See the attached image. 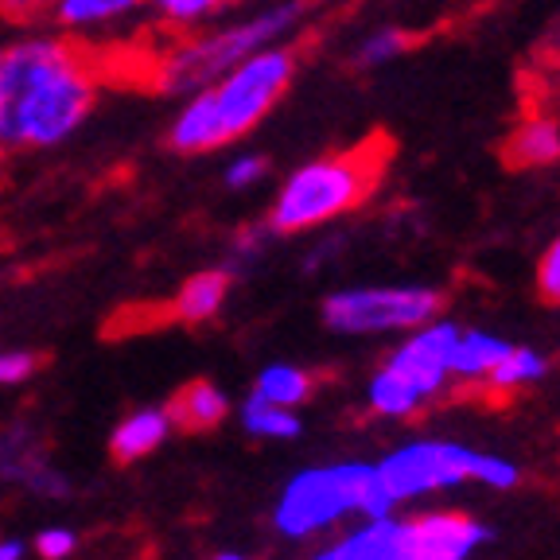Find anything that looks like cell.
<instances>
[{
	"mask_svg": "<svg viewBox=\"0 0 560 560\" xmlns=\"http://www.w3.org/2000/svg\"><path fill=\"white\" fill-rule=\"evenodd\" d=\"M102 70L90 44L24 39L4 55L0 149L59 144L94 109Z\"/></svg>",
	"mask_w": 560,
	"mask_h": 560,
	"instance_id": "1",
	"label": "cell"
},
{
	"mask_svg": "<svg viewBox=\"0 0 560 560\" xmlns=\"http://www.w3.org/2000/svg\"><path fill=\"white\" fill-rule=\"evenodd\" d=\"M296 51L292 47H261L237 67H230L222 79L195 90L191 102L172 121L167 144L184 156L222 149L230 140L245 137L265 121L284 97V90L296 79Z\"/></svg>",
	"mask_w": 560,
	"mask_h": 560,
	"instance_id": "2",
	"label": "cell"
},
{
	"mask_svg": "<svg viewBox=\"0 0 560 560\" xmlns=\"http://www.w3.org/2000/svg\"><path fill=\"white\" fill-rule=\"evenodd\" d=\"M385 160H389V144L382 137H370L354 149L300 164L280 184L277 202L269 210V230L272 234H300V230L327 226V222L350 214L374 195L377 179L385 175Z\"/></svg>",
	"mask_w": 560,
	"mask_h": 560,
	"instance_id": "3",
	"label": "cell"
},
{
	"mask_svg": "<svg viewBox=\"0 0 560 560\" xmlns=\"http://www.w3.org/2000/svg\"><path fill=\"white\" fill-rule=\"evenodd\" d=\"M300 16H304V0H284V4H272V9L257 12V16L242 20L234 27H222V32L195 35V39H172V44L156 47L152 90L187 94V90L210 86L230 67H237L254 51L269 47L272 39H284Z\"/></svg>",
	"mask_w": 560,
	"mask_h": 560,
	"instance_id": "4",
	"label": "cell"
},
{
	"mask_svg": "<svg viewBox=\"0 0 560 560\" xmlns=\"http://www.w3.org/2000/svg\"><path fill=\"white\" fill-rule=\"evenodd\" d=\"M394 506V494L385 490L377 467H331V471H307L289 482L277 510V525L284 534L300 537L319 525H331L347 510H366L370 517H385Z\"/></svg>",
	"mask_w": 560,
	"mask_h": 560,
	"instance_id": "5",
	"label": "cell"
},
{
	"mask_svg": "<svg viewBox=\"0 0 560 560\" xmlns=\"http://www.w3.org/2000/svg\"><path fill=\"white\" fill-rule=\"evenodd\" d=\"M440 304L432 289H350L324 300V319L342 335H374L429 324Z\"/></svg>",
	"mask_w": 560,
	"mask_h": 560,
	"instance_id": "6",
	"label": "cell"
},
{
	"mask_svg": "<svg viewBox=\"0 0 560 560\" xmlns=\"http://www.w3.org/2000/svg\"><path fill=\"white\" fill-rule=\"evenodd\" d=\"M482 455L464 452L455 444H417L405 447V452L389 455L377 475H382L385 490L397 499H412V494H424V490L452 487V482L467 479V475H479Z\"/></svg>",
	"mask_w": 560,
	"mask_h": 560,
	"instance_id": "7",
	"label": "cell"
},
{
	"mask_svg": "<svg viewBox=\"0 0 560 560\" xmlns=\"http://www.w3.org/2000/svg\"><path fill=\"white\" fill-rule=\"evenodd\" d=\"M455 339H459V331H455L452 324H429L424 331H417L401 350H397L385 370L401 374L420 397L432 394V389H436V385L444 382V374H447Z\"/></svg>",
	"mask_w": 560,
	"mask_h": 560,
	"instance_id": "8",
	"label": "cell"
},
{
	"mask_svg": "<svg viewBox=\"0 0 560 560\" xmlns=\"http://www.w3.org/2000/svg\"><path fill=\"white\" fill-rule=\"evenodd\" d=\"M482 537H487V529H479L459 514H432L409 525L412 560H464Z\"/></svg>",
	"mask_w": 560,
	"mask_h": 560,
	"instance_id": "9",
	"label": "cell"
},
{
	"mask_svg": "<svg viewBox=\"0 0 560 560\" xmlns=\"http://www.w3.org/2000/svg\"><path fill=\"white\" fill-rule=\"evenodd\" d=\"M510 167H552L560 164V121L549 114H529L514 125L502 149Z\"/></svg>",
	"mask_w": 560,
	"mask_h": 560,
	"instance_id": "10",
	"label": "cell"
},
{
	"mask_svg": "<svg viewBox=\"0 0 560 560\" xmlns=\"http://www.w3.org/2000/svg\"><path fill=\"white\" fill-rule=\"evenodd\" d=\"M167 432H172L167 409H140V412H132L129 420L117 424L109 447H114V455L121 459V464H132V459H140V455L156 452V447L164 444Z\"/></svg>",
	"mask_w": 560,
	"mask_h": 560,
	"instance_id": "11",
	"label": "cell"
},
{
	"mask_svg": "<svg viewBox=\"0 0 560 560\" xmlns=\"http://www.w3.org/2000/svg\"><path fill=\"white\" fill-rule=\"evenodd\" d=\"M226 292H230V272H222V269L195 272L172 304L175 319H184V324H202V319H210V315L226 304Z\"/></svg>",
	"mask_w": 560,
	"mask_h": 560,
	"instance_id": "12",
	"label": "cell"
},
{
	"mask_svg": "<svg viewBox=\"0 0 560 560\" xmlns=\"http://www.w3.org/2000/svg\"><path fill=\"white\" fill-rule=\"evenodd\" d=\"M167 417H172V424H179V429H187V432L214 429V424L226 417V397L210 382H195L167 405Z\"/></svg>",
	"mask_w": 560,
	"mask_h": 560,
	"instance_id": "13",
	"label": "cell"
},
{
	"mask_svg": "<svg viewBox=\"0 0 560 560\" xmlns=\"http://www.w3.org/2000/svg\"><path fill=\"white\" fill-rule=\"evenodd\" d=\"M506 354H510V347L502 339H494V335H482V331H471V335H459V339H455L447 370L479 377V374H487L490 366H499Z\"/></svg>",
	"mask_w": 560,
	"mask_h": 560,
	"instance_id": "14",
	"label": "cell"
},
{
	"mask_svg": "<svg viewBox=\"0 0 560 560\" xmlns=\"http://www.w3.org/2000/svg\"><path fill=\"white\" fill-rule=\"evenodd\" d=\"M140 0H59L55 9V20L62 27H94L105 24V20H117L125 12L137 9Z\"/></svg>",
	"mask_w": 560,
	"mask_h": 560,
	"instance_id": "15",
	"label": "cell"
},
{
	"mask_svg": "<svg viewBox=\"0 0 560 560\" xmlns=\"http://www.w3.org/2000/svg\"><path fill=\"white\" fill-rule=\"evenodd\" d=\"M257 394H261L265 401L292 409V405H300L307 394H312V377L296 366H269L261 377H257Z\"/></svg>",
	"mask_w": 560,
	"mask_h": 560,
	"instance_id": "16",
	"label": "cell"
},
{
	"mask_svg": "<svg viewBox=\"0 0 560 560\" xmlns=\"http://www.w3.org/2000/svg\"><path fill=\"white\" fill-rule=\"evenodd\" d=\"M245 429L257 432V436H296L300 432V420L292 417L284 405H272L265 401L261 394H254L249 401H245Z\"/></svg>",
	"mask_w": 560,
	"mask_h": 560,
	"instance_id": "17",
	"label": "cell"
},
{
	"mask_svg": "<svg viewBox=\"0 0 560 560\" xmlns=\"http://www.w3.org/2000/svg\"><path fill=\"white\" fill-rule=\"evenodd\" d=\"M405 47H409V35H405L401 27H374V32L359 44V51H354V62L366 70L385 67V62H394Z\"/></svg>",
	"mask_w": 560,
	"mask_h": 560,
	"instance_id": "18",
	"label": "cell"
},
{
	"mask_svg": "<svg viewBox=\"0 0 560 560\" xmlns=\"http://www.w3.org/2000/svg\"><path fill=\"white\" fill-rule=\"evenodd\" d=\"M490 385H499V389H510L517 382H537L545 374V362L537 359L534 350H522V347H510V354L499 362V366H490Z\"/></svg>",
	"mask_w": 560,
	"mask_h": 560,
	"instance_id": "19",
	"label": "cell"
},
{
	"mask_svg": "<svg viewBox=\"0 0 560 560\" xmlns=\"http://www.w3.org/2000/svg\"><path fill=\"white\" fill-rule=\"evenodd\" d=\"M370 401H374L377 412H409L412 405L420 401V394L412 389L409 382H405L401 374H394V370H382V374L374 377Z\"/></svg>",
	"mask_w": 560,
	"mask_h": 560,
	"instance_id": "20",
	"label": "cell"
},
{
	"mask_svg": "<svg viewBox=\"0 0 560 560\" xmlns=\"http://www.w3.org/2000/svg\"><path fill=\"white\" fill-rule=\"evenodd\" d=\"M222 4H226V0H152V9H156L172 27H187L202 16H214Z\"/></svg>",
	"mask_w": 560,
	"mask_h": 560,
	"instance_id": "21",
	"label": "cell"
},
{
	"mask_svg": "<svg viewBox=\"0 0 560 560\" xmlns=\"http://www.w3.org/2000/svg\"><path fill=\"white\" fill-rule=\"evenodd\" d=\"M59 9V0H0V24L32 27Z\"/></svg>",
	"mask_w": 560,
	"mask_h": 560,
	"instance_id": "22",
	"label": "cell"
},
{
	"mask_svg": "<svg viewBox=\"0 0 560 560\" xmlns=\"http://www.w3.org/2000/svg\"><path fill=\"white\" fill-rule=\"evenodd\" d=\"M537 292L545 304H560V234L549 242V249L537 261Z\"/></svg>",
	"mask_w": 560,
	"mask_h": 560,
	"instance_id": "23",
	"label": "cell"
},
{
	"mask_svg": "<svg viewBox=\"0 0 560 560\" xmlns=\"http://www.w3.org/2000/svg\"><path fill=\"white\" fill-rule=\"evenodd\" d=\"M32 370H35V354H27V350H0V385L24 382Z\"/></svg>",
	"mask_w": 560,
	"mask_h": 560,
	"instance_id": "24",
	"label": "cell"
},
{
	"mask_svg": "<svg viewBox=\"0 0 560 560\" xmlns=\"http://www.w3.org/2000/svg\"><path fill=\"white\" fill-rule=\"evenodd\" d=\"M261 175H265V156H237L234 164L226 167V184L234 187V191H242V187H254Z\"/></svg>",
	"mask_w": 560,
	"mask_h": 560,
	"instance_id": "25",
	"label": "cell"
},
{
	"mask_svg": "<svg viewBox=\"0 0 560 560\" xmlns=\"http://www.w3.org/2000/svg\"><path fill=\"white\" fill-rule=\"evenodd\" d=\"M74 534L70 529H44V534L35 537V549H39V557L44 560H62L74 552Z\"/></svg>",
	"mask_w": 560,
	"mask_h": 560,
	"instance_id": "26",
	"label": "cell"
},
{
	"mask_svg": "<svg viewBox=\"0 0 560 560\" xmlns=\"http://www.w3.org/2000/svg\"><path fill=\"white\" fill-rule=\"evenodd\" d=\"M24 557V545L16 541V537H4V541H0V560H20Z\"/></svg>",
	"mask_w": 560,
	"mask_h": 560,
	"instance_id": "27",
	"label": "cell"
},
{
	"mask_svg": "<svg viewBox=\"0 0 560 560\" xmlns=\"http://www.w3.org/2000/svg\"><path fill=\"white\" fill-rule=\"evenodd\" d=\"M0 86H4V55H0Z\"/></svg>",
	"mask_w": 560,
	"mask_h": 560,
	"instance_id": "28",
	"label": "cell"
},
{
	"mask_svg": "<svg viewBox=\"0 0 560 560\" xmlns=\"http://www.w3.org/2000/svg\"><path fill=\"white\" fill-rule=\"evenodd\" d=\"M552 51H557V67H560V35H557V47H552Z\"/></svg>",
	"mask_w": 560,
	"mask_h": 560,
	"instance_id": "29",
	"label": "cell"
},
{
	"mask_svg": "<svg viewBox=\"0 0 560 560\" xmlns=\"http://www.w3.org/2000/svg\"><path fill=\"white\" fill-rule=\"evenodd\" d=\"M219 560H242V557H234V552H226V557H219Z\"/></svg>",
	"mask_w": 560,
	"mask_h": 560,
	"instance_id": "30",
	"label": "cell"
},
{
	"mask_svg": "<svg viewBox=\"0 0 560 560\" xmlns=\"http://www.w3.org/2000/svg\"><path fill=\"white\" fill-rule=\"evenodd\" d=\"M557 74H560V67H557Z\"/></svg>",
	"mask_w": 560,
	"mask_h": 560,
	"instance_id": "31",
	"label": "cell"
}]
</instances>
